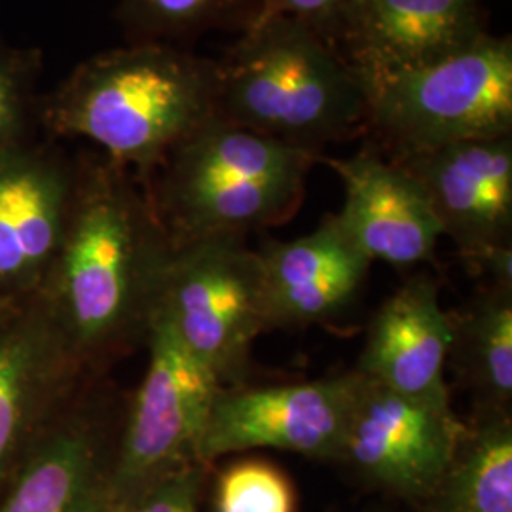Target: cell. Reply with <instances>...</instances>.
<instances>
[{"label": "cell", "instance_id": "6da1fadb", "mask_svg": "<svg viewBox=\"0 0 512 512\" xmlns=\"http://www.w3.org/2000/svg\"><path fill=\"white\" fill-rule=\"evenodd\" d=\"M169 251L147 186L103 152L78 156L69 219L42 291L88 374L147 340Z\"/></svg>", "mask_w": 512, "mask_h": 512}, {"label": "cell", "instance_id": "7a4b0ae2", "mask_svg": "<svg viewBox=\"0 0 512 512\" xmlns=\"http://www.w3.org/2000/svg\"><path fill=\"white\" fill-rule=\"evenodd\" d=\"M213 114V59L175 44L129 42L82 61L42 93L38 124L52 139L92 141L148 184L165 156Z\"/></svg>", "mask_w": 512, "mask_h": 512}, {"label": "cell", "instance_id": "3957f363", "mask_svg": "<svg viewBox=\"0 0 512 512\" xmlns=\"http://www.w3.org/2000/svg\"><path fill=\"white\" fill-rule=\"evenodd\" d=\"M215 63V116L321 154L368 129L361 76L298 19L256 16Z\"/></svg>", "mask_w": 512, "mask_h": 512}, {"label": "cell", "instance_id": "277c9868", "mask_svg": "<svg viewBox=\"0 0 512 512\" xmlns=\"http://www.w3.org/2000/svg\"><path fill=\"white\" fill-rule=\"evenodd\" d=\"M317 160V152L213 114L165 156L145 186L171 245L245 238L293 219Z\"/></svg>", "mask_w": 512, "mask_h": 512}, {"label": "cell", "instance_id": "5b68a950", "mask_svg": "<svg viewBox=\"0 0 512 512\" xmlns=\"http://www.w3.org/2000/svg\"><path fill=\"white\" fill-rule=\"evenodd\" d=\"M363 84L368 129L387 156L512 135L511 37L488 33L433 65L365 78Z\"/></svg>", "mask_w": 512, "mask_h": 512}, {"label": "cell", "instance_id": "8992f818", "mask_svg": "<svg viewBox=\"0 0 512 512\" xmlns=\"http://www.w3.org/2000/svg\"><path fill=\"white\" fill-rule=\"evenodd\" d=\"M154 313L220 384H247L256 338L272 330L256 249L238 236L171 245Z\"/></svg>", "mask_w": 512, "mask_h": 512}, {"label": "cell", "instance_id": "52a82bcc", "mask_svg": "<svg viewBox=\"0 0 512 512\" xmlns=\"http://www.w3.org/2000/svg\"><path fill=\"white\" fill-rule=\"evenodd\" d=\"M147 344V370L116 437L109 507L148 482L200 461L213 403L224 387L158 313L150 319Z\"/></svg>", "mask_w": 512, "mask_h": 512}, {"label": "cell", "instance_id": "ba28073f", "mask_svg": "<svg viewBox=\"0 0 512 512\" xmlns=\"http://www.w3.org/2000/svg\"><path fill=\"white\" fill-rule=\"evenodd\" d=\"M90 378L42 289L0 296V492Z\"/></svg>", "mask_w": 512, "mask_h": 512}, {"label": "cell", "instance_id": "9c48e42d", "mask_svg": "<svg viewBox=\"0 0 512 512\" xmlns=\"http://www.w3.org/2000/svg\"><path fill=\"white\" fill-rule=\"evenodd\" d=\"M363 376L355 370L300 384L230 385L213 403L200 461L251 450H283L338 461Z\"/></svg>", "mask_w": 512, "mask_h": 512}, {"label": "cell", "instance_id": "30bf717a", "mask_svg": "<svg viewBox=\"0 0 512 512\" xmlns=\"http://www.w3.org/2000/svg\"><path fill=\"white\" fill-rule=\"evenodd\" d=\"M467 421L452 404L418 401L363 378L338 461L365 482L406 499H427L448 473Z\"/></svg>", "mask_w": 512, "mask_h": 512}, {"label": "cell", "instance_id": "8fae6325", "mask_svg": "<svg viewBox=\"0 0 512 512\" xmlns=\"http://www.w3.org/2000/svg\"><path fill=\"white\" fill-rule=\"evenodd\" d=\"M122 416L92 378L63 406L0 492V512H107Z\"/></svg>", "mask_w": 512, "mask_h": 512}, {"label": "cell", "instance_id": "7c38bea8", "mask_svg": "<svg viewBox=\"0 0 512 512\" xmlns=\"http://www.w3.org/2000/svg\"><path fill=\"white\" fill-rule=\"evenodd\" d=\"M420 184L461 258L480 270L512 247V135L389 156Z\"/></svg>", "mask_w": 512, "mask_h": 512}, {"label": "cell", "instance_id": "4fadbf2b", "mask_svg": "<svg viewBox=\"0 0 512 512\" xmlns=\"http://www.w3.org/2000/svg\"><path fill=\"white\" fill-rule=\"evenodd\" d=\"M76 158L48 135L0 154V296L40 291L65 234Z\"/></svg>", "mask_w": 512, "mask_h": 512}, {"label": "cell", "instance_id": "5bb4252c", "mask_svg": "<svg viewBox=\"0 0 512 512\" xmlns=\"http://www.w3.org/2000/svg\"><path fill=\"white\" fill-rule=\"evenodd\" d=\"M321 164L342 179L346 200L336 217L370 262L414 268L431 262L442 236L439 220L416 179L376 145L351 158H327Z\"/></svg>", "mask_w": 512, "mask_h": 512}, {"label": "cell", "instance_id": "9a60e30c", "mask_svg": "<svg viewBox=\"0 0 512 512\" xmlns=\"http://www.w3.org/2000/svg\"><path fill=\"white\" fill-rule=\"evenodd\" d=\"M486 35L482 0H353L338 50L365 80L433 65Z\"/></svg>", "mask_w": 512, "mask_h": 512}, {"label": "cell", "instance_id": "2e32d148", "mask_svg": "<svg viewBox=\"0 0 512 512\" xmlns=\"http://www.w3.org/2000/svg\"><path fill=\"white\" fill-rule=\"evenodd\" d=\"M450 346L452 317L440 304L437 283L412 277L374 313L353 370L404 397L452 404L446 382Z\"/></svg>", "mask_w": 512, "mask_h": 512}, {"label": "cell", "instance_id": "e0dca14e", "mask_svg": "<svg viewBox=\"0 0 512 512\" xmlns=\"http://www.w3.org/2000/svg\"><path fill=\"white\" fill-rule=\"evenodd\" d=\"M268 296L270 327H308L348 310L372 262L329 215L302 238L268 239L256 249Z\"/></svg>", "mask_w": 512, "mask_h": 512}, {"label": "cell", "instance_id": "ac0fdd59", "mask_svg": "<svg viewBox=\"0 0 512 512\" xmlns=\"http://www.w3.org/2000/svg\"><path fill=\"white\" fill-rule=\"evenodd\" d=\"M452 317L448 366L475 399V414H511L512 287L490 283Z\"/></svg>", "mask_w": 512, "mask_h": 512}, {"label": "cell", "instance_id": "d6986e66", "mask_svg": "<svg viewBox=\"0 0 512 512\" xmlns=\"http://www.w3.org/2000/svg\"><path fill=\"white\" fill-rule=\"evenodd\" d=\"M427 512H512V414H475Z\"/></svg>", "mask_w": 512, "mask_h": 512}, {"label": "cell", "instance_id": "ffe728a7", "mask_svg": "<svg viewBox=\"0 0 512 512\" xmlns=\"http://www.w3.org/2000/svg\"><path fill=\"white\" fill-rule=\"evenodd\" d=\"M260 14L258 0H120L116 8L129 42L175 46L209 31H243Z\"/></svg>", "mask_w": 512, "mask_h": 512}, {"label": "cell", "instance_id": "44dd1931", "mask_svg": "<svg viewBox=\"0 0 512 512\" xmlns=\"http://www.w3.org/2000/svg\"><path fill=\"white\" fill-rule=\"evenodd\" d=\"M44 55L0 37V154L37 137Z\"/></svg>", "mask_w": 512, "mask_h": 512}, {"label": "cell", "instance_id": "7402d4cb", "mask_svg": "<svg viewBox=\"0 0 512 512\" xmlns=\"http://www.w3.org/2000/svg\"><path fill=\"white\" fill-rule=\"evenodd\" d=\"M215 512H296L293 480L262 458L230 461L215 480Z\"/></svg>", "mask_w": 512, "mask_h": 512}, {"label": "cell", "instance_id": "603a6c76", "mask_svg": "<svg viewBox=\"0 0 512 512\" xmlns=\"http://www.w3.org/2000/svg\"><path fill=\"white\" fill-rule=\"evenodd\" d=\"M211 465L194 461L110 505L107 512H198Z\"/></svg>", "mask_w": 512, "mask_h": 512}, {"label": "cell", "instance_id": "cb8c5ba5", "mask_svg": "<svg viewBox=\"0 0 512 512\" xmlns=\"http://www.w3.org/2000/svg\"><path fill=\"white\" fill-rule=\"evenodd\" d=\"M262 14L298 19L311 31L329 40L334 48L342 37L353 0H258Z\"/></svg>", "mask_w": 512, "mask_h": 512}]
</instances>
